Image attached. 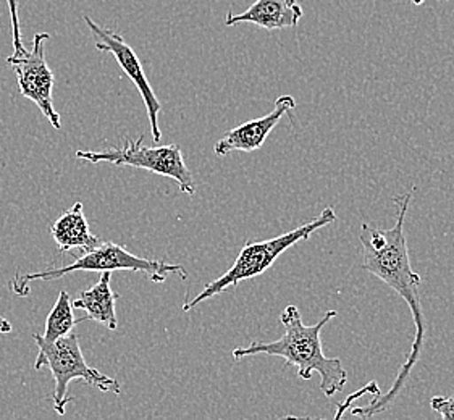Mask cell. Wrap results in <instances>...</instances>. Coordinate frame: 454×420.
<instances>
[{"label": "cell", "mask_w": 454, "mask_h": 420, "mask_svg": "<svg viewBox=\"0 0 454 420\" xmlns=\"http://www.w3.org/2000/svg\"><path fill=\"white\" fill-rule=\"evenodd\" d=\"M74 157L90 164L106 162L115 167L143 168L147 172L172 178L183 194L192 196L196 192L194 178L184 162L182 147L178 144L145 146V136H141L137 141L127 139L123 146L109 147L106 151H76Z\"/></svg>", "instance_id": "obj_6"}, {"label": "cell", "mask_w": 454, "mask_h": 420, "mask_svg": "<svg viewBox=\"0 0 454 420\" xmlns=\"http://www.w3.org/2000/svg\"><path fill=\"white\" fill-rule=\"evenodd\" d=\"M430 408L442 416V420H454V396H434Z\"/></svg>", "instance_id": "obj_16"}, {"label": "cell", "mask_w": 454, "mask_h": 420, "mask_svg": "<svg viewBox=\"0 0 454 420\" xmlns=\"http://www.w3.org/2000/svg\"><path fill=\"white\" fill-rule=\"evenodd\" d=\"M414 191L416 188L395 199V204L398 207V217L391 229H377L371 223L361 225L359 239L363 246L364 270L377 276L379 280H382L383 284H388L393 292L400 294L401 299L408 304L412 322H414V329H416L412 347L406 357V362L400 367L388 393L373 398L372 401L367 402L365 406L349 409L351 416L361 417L363 420H369L371 417H375L377 414H382L393 402L396 401L403 386L411 377L412 369L418 364L426 343V317H424V309L420 301L422 278L418 272H414L411 265L406 231H404L406 215H408Z\"/></svg>", "instance_id": "obj_1"}, {"label": "cell", "mask_w": 454, "mask_h": 420, "mask_svg": "<svg viewBox=\"0 0 454 420\" xmlns=\"http://www.w3.org/2000/svg\"><path fill=\"white\" fill-rule=\"evenodd\" d=\"M336 311H328L316 325H306L296 306H288L280 315L282 338L275 341H253L249 346L233 349V357L239 361L243 357L277 356L285 359L288 366L296 367L302 380H310L314 374L320 375V390L327 398L341 393L348 385V372L338 357H327L322 347V330L328 322L335 319Z\"/></svg>", "instance_id": "obj_2"}, {"label": "cell", "mask_w": 454, "mask_h": 420, "mask_svg": "<svg viewBox=\"0 0 454 420\" xmlns=\"http://www.w3.org/2000/svg\"><path fill=\"white\" fill-rule=\"evenodd\" d=\"M51 235L60 253L80 249L82 253L99 246L100 241L90 229V223L84 215L82 202L73 204V207L64 212L51 227Z\"/></svg>", "instance_id": "obj_12"}, {"label": "cell", "mask_w": 454, "mask_h": 420, "mask_svg": "<svg viewBox=\"0 0 454 420\" xmlns=\"http://www.w3.org/2000/svg\"><path fill=\"white\" fill-rule=\"evenodd\" d=\"M33 339L39 349L35 369L41 370L43 367H47L54 377L55 390L52 401L54 411L59 416H65L67 404L73 401L72 396L68 394V386L73 380H82L104 393L121 394V385L119 380L102 374L86 362L78 335L73 333L55 343H49L43 338V335L35 333Z\"/></svg>", "instance_id": "obj_5"}, {"label": "cell", "mask_w": 454, "mask_h": 420, "mask_svg": "<svg viewBox=\"0 0 454 420\" xmlns=\"http://www.w3.org/2000/svg\"><path fill=\"white\" fill-rule=\"evenodd\" d=\"M369 394H372L373 398H379V396L382 394V390H380V386H379V384H377L375 380L369 382L367 385H364L363 388H359V390L355 392V393L349 394V396L346 398L345 401L340 402V404L336 406L333 420H343V417H345L346 414L349 412V409H351V406L355 404V401L361 400L364 396H369Z\"/></svg>", "instance_id": "obj_14"}, {"label": "cell", "mask_w": 454, "mask_h": 420, "mask_svg": "<svg viewBox=\"0 0 454 420\" xmlns=\"http://www.w3.org/2000/svg\"><path fill=\"white\" fill-rule=\"evenodd\" d=\"M275 420H325V419H316V417H309V416H283Z\"/></svg>", "instance_id": "obj_18"}, {"label": "cell", "mask_w": 454, "mask_h": 420, "mask_svg": "<svg viewBox=\"0 0 454 420\" xmlns=\"http://www.w3.org/2000/svg\"><path fill=\"white\" fill-rule=\"evenodd\" d=\"M302 19V7L298 0H255L243 13L228 12L225 25L235 27L239 23H253L267 31L296 27Z\"/></svg>", "instance_id": "obj_10"}, {"label": "cell", "mask_w": 454, "mask_h": 420, "mask_svg": "<svg viewBox=\"0 0 454 420\" xmlns=\"http://www.w3.org/2000/svg\"><path fill=\"white\" fill-rule=\"evenodd\" d=\"M12 330H13V327H12V323H10L9 320L0 317V333H2V335H7Z\"/></svg>", "instance_id": "obj_17"}, {"label": "cell", "mask_w": 454, "mask_h": 420, "mask_svg": "<svg viewBox=\"0 0 454 420\" xmlns=\"http://www.w3.org/2000/svg\"><path fill=\"white\" fill-rule=\"evenodd\" d=\"M294 107H296V101L293 96L278 97L275 101V107L270 113H267L261 119L246 121L237 128L230 129L225 136L220 137L214 146V152L218 157H225L231 152L259 151L263 146L267 136L272 133V129Z\"/></svg>", "instance_id": "obj_9"}, {"label": "cell", "mask_w": 454, "mask_h": 420, "mask_svg": "<svg viewBox=\"0 0 454 420\" xmlns=\"http://www.w3.org/2000/svg\"><path fill=\"white\" fill-rule=\"evenodd\" d=\"M76 323L78 322L73 315L72 298L68 292H60L52 311L49 312V315H47L46 330H44L43 338L49 343H55L60 338L68 337Z\"/></svg>", "instance_id": "obj_13"}, {"label": "cell", "mask_w": 454, "mask_h": 420, "mask_svg": "<svg viewBox=\"0 0 454 420\" xmlns=\"http://www.w3.org/2000/svg\"><path fill=\"white\" fill-rule=\"evenodd\" d=\"M10 10V19H12V33H13V55L12 57H21L27 54L25 44L21 41V27L19 19V0H7Z\"/></svg>", "instance_id": "obj_15"}, {"label": "cell", "mask_w": 454, "mask_h": 420, "mask_svg": "<svg viewBox=\"0 0 454 420\" xmlns=\"http://www.w3.org/2000/svg\"><path fill=\"white\" fill-rule=\"evenodd\" d=\"M110 278H112V272H102L98 284L90 290L80 292L78 298L72 301L73 309H82L86 312V315L76 320L78 323L84 320H92L109 330H117L119 319H117L115 307H117L119 294L112 292Z\"/></svg>", "instance_id": "obj_11"}, {"label": "cell", "mask_w": 454, "mask_h": 420, "mask_svg": "<svg viewBox=\"0 0 454 420\" xmlns=\"http://www.w3.org/2000/svg\"><path fill=\"white\" fill-rule=\"evenodd\" d=\"M414 5H422L424 4V0H411Z\"/></svg>", "instance_id": "obj_19"}, {"label": "cell", "mask_w": 454, "mask_h": 420, "mask_svg": "<svg viewBox=\"0 0 454 420\" xmlns=\"http://www.w3.org/2000/svg\"><path fill=\"white\" fill-rule=\"evenodd\" d=\"M84 21L91 29L94 37H96V49L114 55L115 60L119 62L120 68L125 72L128 78L137 86V91H139L143 101H145L147 117H149V121H151V133H153V137H154V143H160L162 133H160V127H159V113L162 110V104L155 97L154 91H153L151 84H149L147 78H145V70L141 66L137 52L128 46L125 39L120 36L119 33H114L110 29L99 27L91 17H84Z\"/></svg>", "instance_id": "obj_8"}, {"label": "cell", "mask_w": 454, "mask_h": 420, "mask_svg": "<svg viewBox=\"0 0 454 420\" xmlns=\"http://www.w3.org/2000/svg\"><path fill=\"white\" fill-rule=\"evenodd\" d=\"M335 220L336 212L333 207L328 206L318 214L316 219L301 225L298 229H291L288 233H283L280 237L265 239V241H247L245 247L241 249V253L238 254L235 264L231 265L220 278L206 284L196 298L184 302L183 311H192L194 307L200 306V302L215 298L220 292H227L228 288L237 286L245 280L261 276L277 262V259L282 256L285 251H288L290 247L298 245L301 241L309 239L312 233L328 227Z\"/></svg>", "instance_id": "obj_4"}, {"label": "cell", "mask_w": 454, "mask_h": 420, "mask_svg": "<svg viewBox=\"0 0 454 420\" xmlns=\"http://www.w3.org/2000/svg\"><path fill=\"white\" fill-rule=\"evenodd\" d=\"M137 272L143 274L153 284H164L170 275H178L182 280L188 278L186 268L180 264H165L162 261H151L145 257L135 256L127 247L117 243L106 241L99 246L84 251L80 256L73 259L72 264L57 268H47L41 272L29 274H15L9 282L10 292L25 298L31 292V284L35 282H52L64 278L74 272Z\"/></svg>", "instance_id": "obj_3"}, {"label": "cell", "mask_w": 454, "mask_h": 420, "mask_svg": "<svg viewBox=\"0 0 454 420\" xmlns=\"http://www.w3.org/2000/svg\"><path fill=\"white\" fill-rule=\"evenodd\" d=\"M49 37V33H37L33 39L31 52L21 57H9L7 64L17 74L20 94L36 104L54 129H60L62 121L52 101L54 74L46 62V43Z\"/></svg>", "instance_id": "obj_7"}]
</instances>
